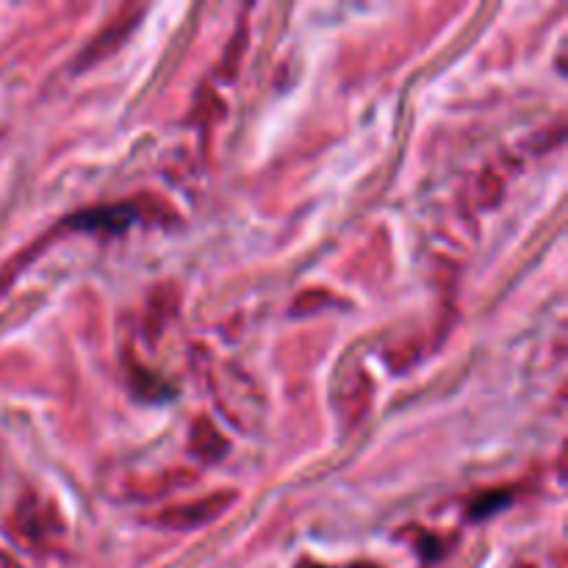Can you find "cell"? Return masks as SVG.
<instances>
[{
	"mask_svg": "<svg viewBox=\"0 0 568 568\" xmlns=\"http://www.w3.org/2000/svg\"><path fill=\"white\" fill-rule=\"evenodd\" d=\"M508 494H503V491H497V494H483L480 499H477L475 505H471V519H483V516H488V514H494V510L499 508V505H505L508 503Z\"/></svg>",
	"mask_w": 568,
	"mask_h": 568,
	"instance_id": "1",
	"label": "cell"
},
{
	"mask_svg": "<svg viewBox=\"0 0 568 568\" xmlns=\"http://www.w3.org/2000/svg\"><path fill=\"white\" fill-rule=\"evenodd\" d=\"M355 568H377V566H355Z\"/></svg>",
	"mask_w": 568,
	"mask_h": 568,
	"instance_id": "2",
	"label": "cell"
},
{
	"mask_svg": "<svg viewBox=\"0 0 568 568\" xmlns=\"http://www.w3.org/2000/svg\"><path fill=\"white\" fill-rule=\"evenodd\" d=\"M303 568H325V566H303Z\"/></svg>",
	"mask_w": 568,
	"mask_h": 568,
	"instance_id": "3",
	"label": "cell"
}]
</instances>
